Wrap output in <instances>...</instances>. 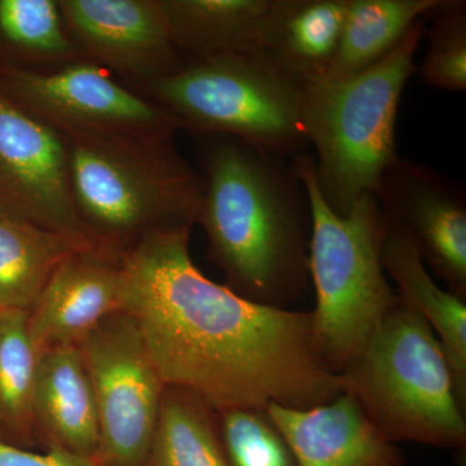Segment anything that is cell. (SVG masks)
I'll use <instances>...</instances> for the list:
<instances>
[{"label":"cell","instance_id":"1","mask_svg":"<svg viewBox=\"0 0 466 466\" xmlns=\"http://www.w3.org/2000/svg\"><path fill=\"white\" fill-rule=\"evenodd\" d=\"M191 227L150 233L121 257V311L130 315L167 385L217 410H308L339 397L319 354L311 311L259 305L208 280L189 254Z\"/></svg>","mask_w":466,"mask_h":466},{"label":"cell","instance_id":"2","mask_svg":"<svg viewBox=\"0 0 466 466\" xmlns=\"http://www.w3.org/2000/svg\"><path fill=\"white\" fill-rule=\"evenodd\" d=\"M201 139L208 258L242 299L293 309L311 288V210L291 158L235 137Z\"/></svg>","mask_w":466,"mask_h":466},{"label":"cell","instance_id":"3","mask_svg":"<svg viewBox=\"0 0 466 466\" xmlns=\"http://www.w3.org/2000/svg\"><path fill=\"white\" fill-rule=\"evenodd\" d=\"M66 142L76 213L95 247L121 258L150 233L198 223L200 175L175 147L174 135Z\"/></svg>","mask_w":466,"mask_h":466},{"label":"cell","instance_id":"4","mask_svg":"<svg viewBox=\"0 0 466 466\" xmlns=\"http://www.w3.org/2000/svg\"><path fill=\"white\" fill-rule=\"evenodd\" d=\"M311 210L309 279L315 290L312 336L334 375L351 366L382 319L400 300L386 280L382 241L386 223L373 193H367L345 217L328 207L315 175L314 156L291 157Z\"/></svg>","mask_w":466,"mask_h":466},{"label":"cell","instance_id":"5","mask_svg":"<svg viewBox=\"0 0 466 466\" xmlns=\"http://www.w3.org/2000/svg\"><path fill=\"white\" fill-rule=\"evenodd\" d=\"M419 21L381 61L342 79L303 85L302 126L317 150L315 175L328 207L339 217L363 195L375 193L385 168L400 156L395 128L401 94L416 73L425 38Z\"/></svg>","mask_w":466,"mask_h":466},{"label":"cell","instance_id":"6","mask_svg":"<svg viewBox=\"0 0 466 466\" xmlns=\"http://www.w3.org/2000/svg\"><path fill=\"white\" fill-rule=\"evenodd\" d=\"M339 380L394 443L465 449L466 410L446 352L431 325L400 299Z\"/></svg>","mask_w":466,"mask_h":466},{"label":"cell","instance_id":"7","mask_svg":"<svg viewBox=\"0 0 466 466\" xmlns=\"http://www.w3.org/2000/svg\"><path fill=\"white\" fill-rule=\"evenodd\" d=\"M142 85L180 130L198 137H235L289 158L309 146L303 85L263 52L187 60Z\"/></svg>","mask_w":466,"mask_h":466},{"label":"cell","instance_id":"8","mask_svg":"<svg viewBox=\"0 0 466 466\" xmlns=\"http://www.w3.org/2000/svg\"><path fill=\"white\" fill-rule=\"evenodd\" d=\"M96 400L97 459L106 466H147L167 383L130 315H109L79 343Z\"/></svg>","mask_w":466,"mask_h":466},{"label":"cell","instance_id":"9","mask_svg":"<svg viewBox=\"0 0 466 466\" xmlns=\"http://www.w3.org/2000/svg\"><path fill=\"white\" fill-rule=\"evenodd\" d=\"M15 103L61 137L175 135L173 116L128 90L106 67L82 61L52 73L15 69L7 73Z\"/></svg>","mask_w":466,"mask_h":466},{"label":"cell","instance_id":"10","mask_svg":"<svg viewBox=\"0 0 466 466\" xmlns=\"http://www.w3.org/2000/svg\"><path fill=\"white\" fill-rule=\"evenodd\" d=\"M0 216L96 248L76 213L66 139L2 92Z\"/></svg>","mask_w":466,"mask_h":466},{"label":"cell","instance_id":"11","mask_svg":"<svg viewBox=\"0 0 466 466\" xmlns=\"http://www.w3.org/2000/svg\"><path fill=\"white\" fill-rule=\"evenodd\" d=\"M389 225L412 242L424 265L466 300V198L461 184L398 156L375 193Z\"/></svg>","mask_w":466,"mask_h":466},{"label":"cell","instance_id":"12","mask_svg":"<svg viewBox=\"0 0 466 466\" xmlns=\"http://www.w3.org/2000/svg\"><path fill=\"white\" fill-rule=\"evenodd\" d=\"M69 38L90 63L140 84L184 64L175 47L162 0H60Z\"/></svg>","mask_w":466,"mask_h":466},{"label":"cell","instance_id":"13","mask_svg":"<svg viewBox=\"0 0 466 466\" xmlns=\"http://www.w3.org/2000/svg\"><path fill=\"white\" fill-rule=\"evenodd\" d=\"M121 258L82 249L63 260L27 312V330L39 354L78 346L109 315L121 311Z\"/></svg>","mask_w":466,"mask_h":466},{"label":"cell","instance_id":"14","mask_svg":"<svg viewBox=\"0 0 466 466\" xmlns=\"http://www.w3.org/2000/svg\"><path fill=\"white\" fill-rule=\"evenodd\" d=\"M267 410L299 466H406L398 444L364 415L348 392L308 410L269 403Z\"/></svg>","mask_w":466,"mask_h":466},{"label":"cell","instance_id":"15","mask_svg":"<svg viewBox=\"0 0 466 466\" xmlns=\"http://www.w3.org/2000/svg\"><path fill=\"white\" fill-rule=\"evenodd\" d=\"M33 417L43 449L97 459L99 415L78 346L47 350L38 355Z\"/></svg>","mask_w":466,"mask_h":466},{"label":"cell","instance_id":"16","mask_svg":"<svg viewBox=\"0 0 466 466\" xmlns=\"http://www.w3.org/2000/svg\"><path fill=\"white\" fill-rule=\"evenodd\" d=\"M350 0H272L260 52L306 85L327 75L339 50Z\"/></svg>","mask_w":466,"mask_h":466},{"label":"cell","instance_id":"17","mask_svg":"<svg viewBox=\"0 0 466 466\" xmlns=\"http://www.w3.org/2000/svg\"><path fill=\"white\" fill-rule=\"evenodd\" d=\"M382 265L400 288L398 297L437 334L460 404L466 410V300L435 283L410 238L389 223L382 241Z\"/></svg>","mask_w":466,"mask_h":466},{"label":"cell","instance_id":"18","mask_svg":"<svg viewBox=\"0 0 466 466\" xmlns=\"http://www.w3.org/2000/svg\"><path fill=\"white\" fill-rule=\"evenodd\" d=\"M272 0H162L171 38L187 60L260 52ZM186 60V61H187Z\"/></svg>","mask_w":466,"mask_h":466},{"label":"cell","instance_id":"19","mask_svg":"<svg viewBox=\"0 0 466 466\" xmlns=\"http://www.w3.org/2000/svg\"><path fill=\"white\" fill-rule=\"evenodd\" d=\"M443 0H350L332 66L324 79L358 75L381 61Z\"/></svg>","mask_w":466,"mask_h":466},{"label":"cell","instance_id":"20","mask_svg":"<svg viewBox=\"0 0 466 466\" xmlns=\"http://www.w3.org/2000/svg\"><path fill=\"white\" fill-rule=\"evenodd\" d=\"M81 242L0 216V309L29 312L55 269Z\"/></svg>","mask_w":466,"mask_h":466},{"label":"cell","instance_id":"21","mask_svg":"<svg viewBox=\"0 0 466 466\" xmlns=\"http://www.w3.org/2000/svg\"><path fill=\"white\" fill-rule=\"evenodd\" d=\"M147 466H228L216 408L191 389L167 385Z\"/></svg>","mask_w":466,"mask_h":466},{"label":"cell","instance_id":"22","mask_svg":"<svg viewBox=\"0 0 466 466\" xmlns=\"http://www.w3.org/2000/svg\"><path fill=\"white\" fill-rule=\"evenodd\" d=\"M36 364L27 312L0 309V440L25 450L39 446L33 417Z\"/></svg>","mask_w":466,"mask_h":466},{"label":"cell","instance_id":"23","mask_svg":"<svg viewBox=\"0 0 466 466\" xmlns=\"http://www.w3.org/2000/svg\"><path fill=\"white\" fill-rule=\"evenodd\" d=\"M217 412L228 466H299L267 407H232Z\"/></svg>","mask_w":466,"mask_h":466},{"label":"cell","instance_id":"24","mask_svg":"<svg viewBox=\"0 0 466 466\" xmlns=\"http://www.w3.org/2000/svg\"><path fill=\"white\" fill-rule=\"evenodd\" d=\"M420 78L429 87L446 92L466 91V2L443 0L433 14Z\"/></svg>","mask_w":466,"mask_h":466},{"label":"cell","instance_id":"25","mask_svg":"<svg viewBox=\"0 0 466 466\" xmlns=\"http://www.w3.org/2000/svg\"><path fill=\"white\" fill-rule=\"evenodd\" d=\"M0 32L12 45L42 58L81 56L54 0H0Z\"/></svg>","mask_w":466,"mask_h":466},{"label":"cell","instance_id":"26","mask_svg":"<svg viewBox=\"0 0 466 466\" xmlns=\"http://www.w3.org/2000/svg\"><path fill=\"white\" fill-rule=\"evenodd\" d=\"M0 466H106L100 460L81 458L60 450L38 453L0 440Z\"/></svg>","mask_w":466,"mask_h":466}]
</instances>
